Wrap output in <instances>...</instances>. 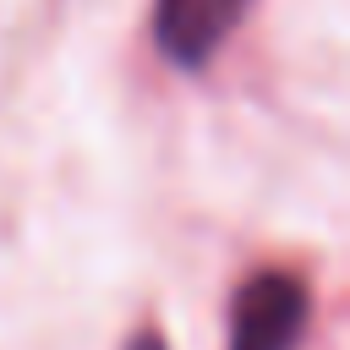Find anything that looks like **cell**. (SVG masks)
Here are the masks:
<instances>
[{"label": "cell", "mask_w": 350, "mask_h": 350, "mask_svg": "<svg viewBox=\"0 0 350 350\" xmlns=\"http://www.w3.org/2000/svg\"><path fill=\"white\" fill-rule=\"evenodd\" d=\"M306 284L295 273H252L230 306V350H295L306 334Z\"/></svg>", "instance_id": "cell-1"}, {"label": "cell", "mask_w": 350, "mask_h": 350, "mask_svg": "<svg viewBox=\"0 0 350 350\" xmlns=\"http://www.w3.org/2000/svg\"><path fill=\"white\" fill-rule=\"evenodd\" d=\"M252 0H159L153 5V38L170 66L197 71L213 60V49L241 27Z\"/></svg>", "instance_id": "cell-2"}, {"label": "cell", "mask_w": 350, "mask_h": 350, "mask_svg": "<svg viewBox=\"0 0 350 350\" xmlns=\"http://www.w3.org/2000/svg\"><path fill=\"white\" fill-rule=\"evenodd\" d=\"M126 350H164V339H159V334H137Z\"/></svg>", "instance_id": "cell-3"}]
</instances>
